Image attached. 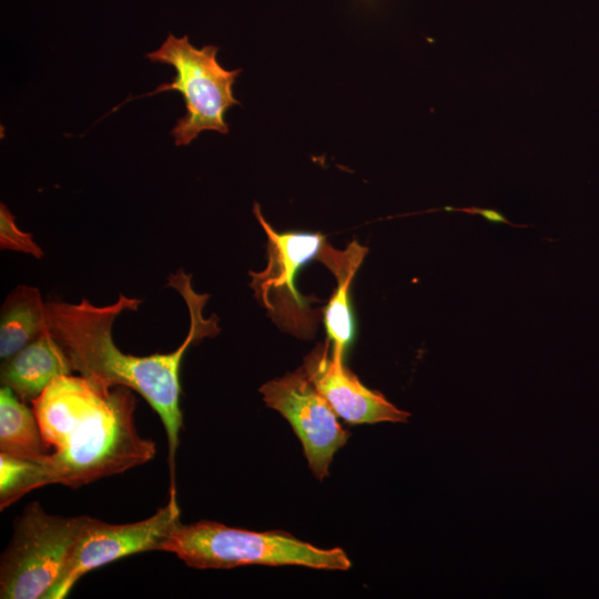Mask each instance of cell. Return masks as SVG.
Instances as JSON below:
<instances>
[{"instance_id":"5","label":"cell","mask_w":599,"mask_h":599,"mask_svg":"<svg viewBox=\"0 0 599 599\" xmlns=\"http://www.w3.org/2000/svg\"><path fill=\"white\" fill-rule=\"evenodd\" d=\"M85 515L48 514L30 502L0 559L1 599H45L73 549Z\"/></svg>"},{"instance_id":"9","label":"cell","mask_w":599,"mask_h":599,"mask_svg":"<svg viewBox=\"0 0 599 599\" xmlns=\"http://www.w3.org/2000/svg\"><path fill=\"white\" fill-rule=\"evenodd\" d=\"M302 367L335 414L348 424L406 423L410 416L380 392L363 385L343 361L329 357L327 342L315 347Z\"/></svg>"},{"instance_id":"12","label":"cell","mask_w":599,"mask_h":599,"mask_svg":"<svg viewBox=\"0 0 599 599\" xmlns=\"http://www.w3.org/2000/svg\"><path fill=\"white\" fill-rule=\"evenodd\" d=\"M0 356L4 361L48 331L47 303L38 288L21 285L6 298L0 316Z\"/></svg>"},{"instance_id":"4","label":"cell","mask_w":599,"mask_h":599,"mask_svg":"<svg viewBox=\"0 0 599 599\" xmlns=\"http://www.w3.org/2000/svg\"><path fill=\"white\" fill-rule=\"evenodd\" d=\"M217 52L216 45L196 48L187 35L176 38L169 33L158 50L145 55L152 62L171 65L175 77L150 93L130 97L128 100L166 91L180 92L186 113L175 122L171 131L176 146L190 144L203 131L229 133L224 115L231 106L240 104L233 95V84L242 69L223 68L217 61Z\"/></svg>"},{"instance_id":"8","label":"cell","mask_w":599,"mask_h":599,"mask_svg":"<svg viewBox=\"0 0 599 599\" xmlns=\"http://www.w3.org/2000/svg\"><path fill=\"white\" fill-rule=\"evenodd\" d=\"M267 407L278 412L301 440L308 467L323 480L335 453L347 441L349 433L309 380L303 367L281 378L268 380L260 388Z\"/></svg>"},{"instance_id":"10","label":"cell","mask_w":599,"mask_h":599,"mask_svg":"<svg viewBox=\"0 0 599 599\" xmlns=\"http://www.w3.org/2000/svg\"><path fill=\"white\" fill-rule=\"evenodd\" d=\"M72 365L49 331L27 344L1 365V384L23 402L32 403L58 377L71 375Z\"/></svg>"},{"instance_id":"1","label":"cell","mask_w":599,"mask_h":599,"mask_svg":"<svg viewBox=\"0 0 599 599\" xmlns=\"http://www.w3.org/2000/svg\"><path fill=\"white\" fill-rule=\"evenodd\" d=\"M167 285L177 291L190 313L184 342L173 352L136 356L123 353L114 343L112 327L125 311H136L141 300L120 294L109 305L98 306L83 298L72 304L47 303L48 331L67 354L73 372L108 385H122L138 392L158 413L169 446L171 489L175 490L174 469L179 435L183 426L180 407V368L186 349L220 332L216 316L205 318L207 294L196 293L191 276L180 271L171 274Z\"/></svg>"},{"instance_id":"2","label":"cell","mask_w":599,"mask_h":599,"mask_svg":"<svg viewBox=\"0 0 599 599\" xmlns=\"http://www.w3.org/2000/svg\"><path fill=\"white\" fill-rule=\"evenodd\" d=\"M42 437L51 449L35 461L37 487L80 488L150 461L155 443L134 423L132 389L82 375L55 378L32 402Z\"/></svg>"},{"instance_id":"7","label":"cell","mask_w":599,"mask_h":599,"mask_svg":"<svg viewBox=\"0 0 599 599\" xmlns=\"http://www.w3.org/2000/svg\"><path fill=\"white\" fill-rule=\"evenodd\" d=\"M180 521L175 490L151 517L130 524H110L85 516L68 561L45 599L65 598L87 572L123 557L161 550Z\"/></svg>"},{"instance_id":"13","label":"cell","mask_w":599,"mask_h":599,"mask_svg":"<svg viewBox=\"0 0 599 599\" xmlns=\"http://www.w3.org/2000/svg\"><path fill=\"white\" fill-rule=\"evenodd\" d=\"M51 449L45 444L33 409L12 389H0V454L31 461L44 460Z\"/></svg>"},{"instance_id":"3","label":"cell","mask_w":599,"mask_h":599,"mask_svg":"<svg viewBox=\"0 0 599 599\" xmlns=\"http://www.w3.org/2000/svg\"><path fill=\"white\" fill-rule=\"evenodd\" d=\"M160 551L174 554L195 569L294 565L347 570L352 565L343 549H322L286 531H252L205 520L189 525L179 522Z\"/></svg>"},{"instance_id":"6","label":"cell","mask_w":599,"mask_h":599,"mask_svg":"<svg viewBox=\"0 0 599 599\" xmlns=\"http://www.w3.org/2000/svg\"><path fill=\"white\" fill-rule=\"evenodd\" d=\"M253 211L267 235L268 257L262 272L250 273L255 297L283 329L311 337L317 313L295 288V277L303 265L321 257L328 244L326 237L321 233H277L265 221L257 203Z\"/></svg>"},{"instance_id":"16","label":"cell","mask_w":599,"mask_h":599,"mask_svg":"<svg viewBox=\"0 0 599 599\" xmlns=\"http://www.w3.org/2000/svg\"><path fill=\"white\" fill-rule=\"evenodd\" d=\"M445 210L466 212V213H469V214H477V215H480V216L485 217L487 221L493 222V223H506V224H509L511 226H517V227H526L527 226V225L514 224V223L509 222L501 213H499L496 210H491V209H480V207L455 209V207H446Z\"/></svg>"},{"instance_id":"11","label":"cell","mask_w":599,"mask_h":599,"mask_svg":"<svg viewBox=\"0 0 599 599\" xmlns=\"http://www.w3.org/2000/svg\"><path fill=\"white\" fill-rule=\"evenodd\" d=\"M367 248L353 241L339 251L326 245L319 257L337 280V287L325 307L326 333L333 344L332 357L344 362V355L354 337V319L349 305V286L364 260Z\"/></svg>"},{"instance_id":"14","label":"cell","mask_w":599,"mask_h":599,"mask_svg":"<svg viewBox=\"0 0 599 599\" xmlns=\"http://www.w3.org/2000/svg\"><path fill=\"white\" fill-rule=\"evenodd\" d=\"M35 488V461L0 454L1 510Z\"/></svg>"},{"instance_id":"15","label":"cell","mask_w":599,"mask_h":599,"mask_svg":"<svg viewBox=\"0 0 599 599\" xmlns=\"http://www.w3.org/2000/svg\"><path fill=\"white\" fill-rule=\"evenodd\" d=\"M0 244L1 248L22 252L37 258L43 255L32 235L17 225L14 216L3 203L0 207Z\"/></svg>"}]
</instances>
